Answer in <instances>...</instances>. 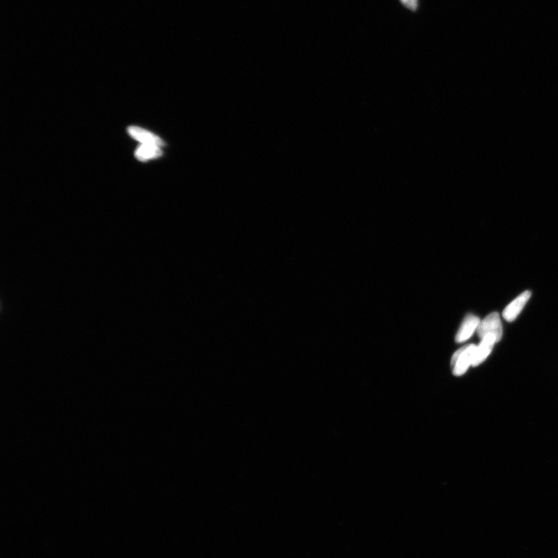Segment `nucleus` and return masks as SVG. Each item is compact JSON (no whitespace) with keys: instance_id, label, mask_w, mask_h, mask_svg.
Returning a JSON list of instances; mask_svg holds the SVG:
<instances>
[{"instance_id":"obj_1","label":"nucleus","mask_w":558,"mask_h":558,"mask_svg":"<svg viewBox=\"0 0 558 558\" xmlns=\"http://www.w3.org/2000/svg\"><path fill=\"white\" fill-rule=\"evenodd\" d=\"M476 347L475 345H466L454 353L451 362L454 375L459 377L465 375L472 366Z\"/></svg>"},{"instance_id":"obj_2","label":"nucleus","mask_w":558,"mask_h":558,"mask_svg":"<svg viewBox=\"0 0 558 558\" xmlns=\"http://www.w3.org/2000/svg\"><path fill=\"white\" fill-rule=\"evenodd\" d=\"M478 337L483 339L486 336H493L499 342L502 337V326L499 314L491 313L480 322L477 329Z\"/></svg>"},{"instance_id":"obj_3","label":"nucleus","mask_w":558,"mask_h":558,"mask_svg":"<svg viewBox=\"0 0 558 558\" xmlns=\"http://www.w3.org/2000/svg\"><path fill=\"white\" fill-rule=\"evenodd\" d=\"M531 297V292L530 291H525L517 299H514L513 301L509 304L507 308L504 310L502 314L504 319L508 322H513L517 319V317L521 313V311L523 310Z\"/></svg>"},{"instance_id":"obj_4","label":"nucleus","mask_w":558,"mask_h":558,"mask_svg":"<svg viewBox=\"0 0 558 558\" xmlns=\"http://www.w3.org/2000/svg\"><path fill=\"white\" fill-rule=\"evenodd\" d=\"M479 318L475 315H467L462 323L457 334H456L455 340L457 343H462L472 337L474 333L477 331L480 323Z\"/></svg>"},{"instance_id":"obj_5","label":"nucleus","mask_w":558,"mask_h":558,"mask_svg":"<svg viewBox=\"0 0 558 558\" xmlns=\"http://www.w3.org/2000/svg\"><path fill=\"white\" fill-rule=\"evenodd\" d=\"M496 343H498V341L493 336H486V337L482 339L481 343L476 347L475 356H474L472 363L473 367H476V366L481 364L485 361V359L489 357Z\"/></svg>"},{"instance_id":"obj_6","label":"nucleus","mask_w":558,"mask_h":558,"mask_svg":"<svg viewBox=\"0 0 558 558\" xmlns=\"http://www.w3.org/2000/svg\"><path fill=\"white\" fill-rule=\"evenodd\" d=\"M128 131L132 137L141 142L143 145H153L161 148L165 146L164 141L159 137L151 133V132L137 127H130Z\"/></svg>"},{"instance_id":"obj_7","label":"nucleus","mask_w":558,"mask_h":558,"mask_svg":"<svg viewBox=\"0 0 558 558\" xmlns=\"http://www.w3.org/2000/svg\"><path fill=\"white\" fill-rule=\"evenodd\" d=\"M161 147L153 145H143V143L137 149L135 153L136 158L141 161L157 159L161 157Z\"/></svg>"},{"instance_id":"obj_8","label":"nucleus","mask_w":558,"mask_h":558,"mask_svg":"<svg viewBox=\"0 0 558 558\" xmlns=\"http://www.w3.org/2000/svg\"><path fill=\"white\" fill-rule=\"evenodd\" d=\"M402 2L409 9L412 10H417V0H402Z\"/></svg>"}]
</instances>
